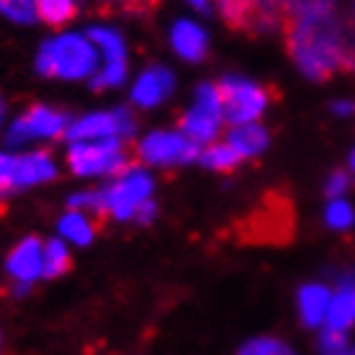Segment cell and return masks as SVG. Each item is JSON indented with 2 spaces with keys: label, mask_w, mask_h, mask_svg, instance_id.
I'll use <instances>...</instances> for the list:
<instances>
[{
  "label": "cell",
  "mask_w": 355,
  "mask_h": 355,
  "mask_svg": "<svg viewBox=\"0 0 355 355\" xmlns=\"http://www.w3.org/2000/svg\"><path fill=\"white\" fill-rule=\"evenodd\" d=\"M286 49L296 67L311 80H327L340 70L343 16L332 0H299L284 26Z\"/></svg>",
  "instance_id": "cell-1"
},
{
  "label": "cell",
  "mask_w": 355,
  "mask_h": 355,
  "mask_svg": "<svg viewBox=\"0 0 355 355\" xmlns=\"http://www.w3.org/2000/svg\"><path fill=\"white\" fill-rule=\"evenodd\" d=\"M293 204L284 191H268L240 222L234 237L245 245H284L293 237Z\"/></svg>",
  "instance_id": "cell-2"
},
{
  "label": "cell",
  "mask_w": 355,
  "mask_h": 355,
  "mask_svg": "<svg viewBox=\"0 0 355 355\" xmlns=\"http://www.w3.org/2000/svg\"><path fill=\"white\" fill-rule=\"evenodd\" d=\"M98 52L88 36L62 34L46 39L36 54V70L44 78L60 80H83L96 75Z\"/></svg>",
  "instance_id": "cell-3"
},
{
  "label": "cell",
  "mask_w": 355,
  "mask_h": 355,
  "mask_svg": "<svg viewBox=\"0 0 355 355\" xmlns=\"http://www.w3.org/2000/svg\"><path fill=\"white\" fill-rule=\"evenodd\" d=\"M67 165L75 175H124L137 165L134 147L124 139L103 142H78L67 152Z\"/></svg>",
  "instance_id": "cell-4"
},
{
  "label": "cell",
  "mask_w": 355,
  "mask_h": 355,
  "mask_svg": "<svg viewBox=\"0 0 355 355\" xmlns=\"http://www.w3.org/2000/svg\"><path fill=\"white\" fill-rule=\"evenodd\" d=\"M216 90H219V101H222L224 121L234 126L252 124L266 111L268 101H270L268 88L245 80V78H222V83H216Z\"/></svg>",
  "instance_id": "cell-5"
},
{
  "label": "cell",
  "mask_w": 355,
  "mask_h": 355,
  "mask_svg": "<svg viewBox=\"0 0 355 355\" xmlns=\"http://www.w3.org/2000/svg\"><path fill=\"white\" fill-rule=\"evenodd\" d=\"M224 121L222 114V101H219V90L216 85L206 83L196 90V101L191 103L188 111L180 114V132L186 134L188 139H193L196 144L201 142H214L219 126Z\"/></svg>",
  "instance_id": "cell-6"
},
{
  "label": "cell",
  "mask_w": 355,
  "mask_h": 355,
  "mask_svg": "<svg viewBox=\"0 0 355 355\" xmlns=\"http://www.w3.org/2000/svg\"><path fill=\"white\" fill-rule=\"evenodd\" d=\"M137 162L147 165H186L196 160L201 152L193 139L183 132H152L134 147Z\"/></svg>",
  "instance_id": "cell-7"
},
{
  "label": "cell",
  "mask_w": 355,
  "mask_h": 355,
  "mask_svg": "<svg viewBox=\"0 0 355 355\" xmlns=\"http://www.w3.org/2000/svg\"><path fill=\"white\" fill-rule=\"evenodd\" d=\"M134 132V116L126 108L119 111H101V114L83 116L67 126L70 142H103V139H126Z\"/></svg>",
  "instance_id": "cell-8"
},
{
  "label": "cell",
  "mask_w": 355,
  "mask_h": 355,
  "mask_svg": "<svg viewBox=\"0 0 355 355\" xmlns=\"http://www.w3.org/2000/svg\"><path fill=\"white\" fill-rule=\"evenodd\" d=\"M88 39L101 49L103 60H106V67L98 70L93 75V88L96 90H106L121 85L126 78V46L124 39L119 36V31L108 26H93L88 31Z\"/></svg>",
  "instance_id": "cell-9"
},
{
  "label": "cell",
  "mask_w": 355,
  "mask_h": 355,
  "mask_svg": "<svg viewBox=\"0 0 355 355\" xmlns=\"http://www.w3.org/2000/svg\"><path fill=\"white\" fill-rule=\"evenodd\" d=\"M67 116L46 106H31L28 111L16 119V124L10 126L8 144L10 147H21L28 144L31 139H52L67 132Z\"/></svg>",
  "instance_id": "cell-10"
},
{
  "label": "cell",
  "mask_w": 355,
  "mask_h": 355,
  "mask_svg": "<svg viewBox=\"0 0 355 355\" xmlns=\"http://www.w3.org/2000/svg\"><path fill=\"white\" fill-rule=\"evenodd\" d=\"M106 204L108 211L114 219H132L134 209L144 201H150L152 196V178L142 170H129L124 175L116 178L114 186H108L106 191Z\"/></svg>",
  "instance_id": "cell-11"
},
{
  "label": "cell",
  "mask_w": 355,
  "mask_h": 355,
  "mask_svg": "<svg viewBox=\"0 0 355 355\" xmlns=\"http://www.w3.org/2000/svg\"><path fill=\"white\" fill-rule=\"evenodd\" d=\"M214 6L219 10V16L224 18V24L237 34L260 36L278 31L284 26L275 16L260 10L252 0H214Z\"/></svg>",
  "instance_id": "cell-12"
},
{
  "label": "cell",
  "mask_w": 355,
  "mask_h": 355,
  "mask_svg": "<svg viewBox=\"0 0 355 355\" xmlns=\"http://www.w3.org/2000/svg\"><path fill=\"white\" fill-rule=\"evenodd\" d=\"M6 270L13 275L16 284H34L39 275H44V248L36 237H28L13 248L6 260Z\"/></svg>",
  "instance_id": "cell-13"
},
{
  "label": "cell",
  "mask_w": 355,
  "mask_h": 355,
  "mask_svg": "<svg viewBox=\"0 0 355 355\" xmlns=\"http://www.w3.org/2000/svg\"><path fill=\"white\" fill-rule=\"evenodd\" d=\"M173 88H175L173 72H170L168 67L152 64V67H147V70L139 75V80L134 83L132 101L137 106L152 108V106H157V103H162V101L173 93Z\"/></svg>",
  "instance_id": "cell-14"
},
{
  "label": "cell",
  "mask_w": 355,
  "mask_h": 355,
  "mask_svg": "<svg viewBox=\"0 0 355 355\" xmlns=\"http://www.w3.org/2000/svg\"><path fill=\"white\" fill-rule=\"evenodd\" d=\"M170 44L188 62H198L209 52L206 31L198 24H193V21H186V18L173 24V28H170Z\"/></svg>",
  "instance_id": "cell-15"
},
{
  "label": "cell",
  "mask_w": 355,
  "mask_h": 355,
  "mask_svg": "<svg viewBox=\"0 0 355 355\" xmlns=\"http://www.w3.org/2000/svg\"><path fill=\"white\" fill-rule=\"evenodd\" d=\"M355 324V275H345L327 309V327L345 332Z\"/></svg>",
  "instance_id": "cell-16"
},
{
  "label": "cell",
  "mask_w": 355,
  "mask_h": 355,
  "mask_svg": "<svg viewBox=\"0 0 355 355\" xmlns=\"http://www.w3.org/2000/svg\"><path fill=\"white\" fill-rule=\"evenodd\" d=\"M332 302V293L327 286L309 284L299 291V317L306 327H320L322 322H327V309Z\"/></svg>",
  "instance_id": "cell-17"
},
{
  "label": "cell",
  "mask_w": 355,
  "mask_h": 355,
  "mask_svg": "<svg viewBox=\"0 0 355 355\" xmlns=\"http://www.w3.org/2000/svg\"><path fill=\"white\" fill-rule=\"evenodd\" d=\"M57 175L52 157L46 152H31V155H21L16 168V188L36 186V183H46Z\"/></svg>",
  "instance_id": "cell-18"
},
{
  "label": "cell",
  "mask_w": 355,
  "mask_h": 355,
  "mask_svg": "<svg viewBox=\"0 0 355 355\" xmlns=\"http://www.w3.org/2000/svg\"><path fill=\"white\" fill-rule=\"evenodd\" d=\"M224 142H230L232 147L242 155V160H245V157H255V155H260V152L266 150L268 132L258 124H242V126H234V129L227 134Z\"/></svg>",
  "instance_id": "cell-19"
},
{
  "label": "cell",
  "mask_w": 355,
  "mask_h": 355,
  "mask_svg": "<svg viewBox=\"0 0 355 355\" xmlns=\"http://www.w3.org/2000/svg\"><path fill=\"white\" fill-rule=\"evenodd\" d=\"M98 230H101V224L93 222L88 214H83V211H70L60 219V232H62V237L64 240L75 242V245H88V242L96 237Z\"/></svg>",
  "instance_id": "cell-20"
},
{
  "label": "cell",
  "mask_w": 355,
  "mask_h": 355,
  "mask_svg": "<svg viewBox=\"0 0 355 355\" xmlns=\"http://www.w3.org/2000/svg\"><path fill=\"white\" fill-rule=\"evenodd\" d=\"M36 16L44 21L46 26H64L78 16V0H34Z\"/></svg>",
  "instance_id": "cell-21"
},
{
  "label": "cell",
  "mask_w": 355,
  "mask_h": 355,
  "mask_svg": "<svg viewBox=\"0 0 355 355\" xmlns=\"http://www.w3.org/2000/svg\"><path fill=\"white\" fill-rule=\"evenodd\" d=\"M198 160H201V165L209 170L230 173V170H234L242 162V155L234 150L230 142H216V144H209V147L198 155Z\"/></svg>",
  "instance_id": "cell-22"
},
{
  "label": "cell",
  "mask_w": 355,
  "mask_h": 355,
  "mask_svg": "<svg viewBox=\"0 0 355 355\" xmlns=\"http://www.w3.org/2000/svg\"><path fill=\"white\" fill-rule=\"evenodd\" d=\"M70 209L72 211L88 214L90 219L98 222L101 227L108 224V219H111V211H108L106 193H103V191H83V193H75L70 198Z\"/></svg>",
  "instance_id": "cell-23"
},
{
  "label": "cell",
  "mask_w": 355,
  "mask_h": 355,
  "mask_svg": "<svg viewBox=\"0 0 355 355\" xmlns=\"http://www.w3.org/2000/svg\"><path fill=\"white\" fill-rule=\"evenodd\" d=\"M72 258L67 248L60 240H52L44 245V278H60L70 270Z\"/></svg>",
  "instance_id": "cell-24"
},
{
  "label": "cell",
  "mask_w": 355,
  "mask_h": 355,
  "mask_svg": "<svg viewBox=\"0 0 355 355\" xmlns=\"http://www.w3.org/2000/svg\"><path fill=\"white\" fill-rule=\"evenodd\" d=\"M237 355H299V353L278 338H255V340H248L240 347Z\"/></svg>",
  "instance_id": "cell-25"
},
{
  "label": "cell",
  "mask_w": 355,
  "mask_h": 355,
  "mask_svg": "<svg viewBox=\"0 0 355 355\" xmlns=\"http://www.w3.org/2000/svg\"><path fill=\"white\" fill-rule=\"evenodd\" d=\"M0 13L16 24H34L36 6L34 0H0Z\"/></svg>",
  "instance_id": "cell-26"
},
{
  "label": "cell",
  "mask_w": 355,
  "mask_h": 355,
  "mask_svg": "<svg viewBox=\"0 0 355 355\" xmlns=\"http://www.w3.org/2000/svg\"><path fill=\"white\" fill-rule=\"evenodd\" d=\"M324 219L332 230H347V227H353L355 224V211L353 206L343 201V198H332V204L327 206V211H324Z\"/></svg>",
  "instance_id": "cell-27"
},
{
  "label": "cell",
  "mask_w": 355,
  "mask_h": 355,
  "mask_svg": "<svg viewBox=\"0 0 355 355\" xmlns=\"http://www.w3.org/2000/svg\"><path fill=\"white\" fill-rule=\"evenodd\" d=\"M320 355H355V350L347 343L345 332L327 327L320 335Z\"/></svg>",
  "instance_id": "cell-28"
},
{
  "label": "cell",
  "mask_w": 355,
  "mask_h": 355,
  "mask_svg": "<svg viewBox=\"0 0 355 355\" xmlns=\"http://www.w3.org/2000/svg\"><path fill=\"white\" fill-rule=\"evenodd\" d=\"M16 168H18V157L0 152V191L3 193L16 191Z\"/></svg>",
  "instance_id": "cell-29"
},
{
  "label": "cell",
  "mask_w": 355,
  "mask_h": 355,
  "mask_svg": "<svg viewBox=\"0 0 355 355\" xmlns=\"http://www.w3.org/2000/svg\"><path fill=\"white\" fill-rule=\"evenodd\" d=\"M347 188H350V178H347L345 170H335L332 175L327 178V196L329 198H343Z\"/></svg>",
  "instance_id": "cell-30"
},
{
  "label": "cell",
  "mask_w": 355,
  "mask_h": 355,
  "mask_svg": "<svg viewBox=\"0 0 355 355\" xmlns=\"http://www.w3.org/2000/svg\"><path fill=\"white\" fill-rule=\"evenodd\" d=\"M155 214H157V206L152 204V201H144V204H139L137 209H134V222L137 224H147L155 219Z\"/></svg>",
  "instance_id": "cell-31"
},
{
  "label": "cell",
  "mask_w": 355,
  "mask_h": 355,
  "mask_svg": "<svg viewBox=\"0 0 355 355\" xmlns=\"http://www.w3.org/2000/svg\"><path fill=\"white\" fill-rule=\"evenodd\" d=\"M332 111L338 116H350L355 114V103L353 101H338V103H332Z\"/></svg>",
  "instance_id": "cell-32"
},
{
  "label": "cell",
  "mask_w": 355,
  "mask_h": 355,
  "mask_svg": "<svg viewBox=\"0 0 355 355\" xmlns=\"http://www.w3.org/2000/svg\"><path fill=\"white\" fill-rule=\"evenodd\" d=\"M188 3H191V6H193L198 13H209V10H211L214 0H188Z\"/></svg>",
  "instance_id": "cell-33"
},
{
  "label": "cell",
  "mask_w": 355,
  "mask_h": 355,
  "mask_svg": "<svg viewBox=\"0 0 355 355\" xmlns=\"http://www.w3.org/2000/svg\"><path fill=\"white\" fill-rule=\"evenodd\" d=\"M6 211V193H3V191H0V214Z\"/></svg>",
  "instance_id": "cell-34"
},
{
  "label": "cell",
  "mask_w": 355,
  "mask_h": 355,
  "mask_svg": "<svg viewBox=\"0 0 355 355\" xmlns=\"http://www.w3.org/2000/svg\"><path fill=\"white\" fill-rule=\"evenodd\" d=\"M350 165H353V170H355V152H353V157H350Z\"/></svg>",
  "instance_id": "cell-35"
}]
</instances>
